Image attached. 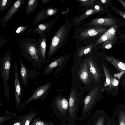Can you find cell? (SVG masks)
<instances>
[{
    "label": "cell",
    "mask_w": 125,
    "mask_h": 125,
    "mask_svg": "<svg viewBox=\"0 0 125 125\" xmlns=\"http://www.w3.org/2000/svg\"><path fill=\"white\" fill-rule=\"evenodd\" d=\"M99 88L98 86L94 88L85 97L81 109V116L78 119L79 121L84 120L90 116L96 103L102 99V96L98 94Z\"/></svg>",
    "instance_id": "cell-1"
},
{
    "label": "cell",
    "mask_w": 125,
    "mask_h": 125,
    "mask_svg": "<svg viewBox=\"0 0 125 125\" xmlns=\"http://www.w3.org/2000/svg\"><path fill=\"white\" fill-rule=\"evenodd\" d=\"M27 27L26 26H20L18 27L16 31L15 32L16 33H19L23 31L26 29Z\"/></svg>",
    "instance_id": "cell-35"
},
{
    "label": "cell",
    "mask_w": 125,
    "mask_h": 125,
    "mask_svg": "<svg viewBox=\"0 0 125 125\" xmlns=\"http://www.w3.org/2000/svg\"><path fill=\"white\" fill-rule=\"evenodd\" d=\"M51 84V82L46 83L39 87L29 98L21 104L19 110H21L25 105L33 100H36L42 98V100L43 101L45 98L46 95L50 89Z\"/></svg>",
    "instance_id": "cell-7"
},
{
    "label": "cell",
    "mask_w": 125,
    "mask_h": 125,
    "mask_svg": "<svg viewBox=\"0 0 125 125\" xmlns=\"http://www.w3.org/2000/svg\"><path fill=\"white\" fill-rule=\"evenodd\" d=\"M55 22V21L40 24L34 30L33 32L43 35L44 33L49 31Z\"/></svg>",
    "instance_id": "cell-21"
},
{
    "label": "cell",
    "mask_w": 125,
    "mask_h": 125,
    "mask_svg": "<svg viewBox=\"0 0 125 125\" xmlns=\"http://www.w3.org/2000/svg\"><path fill=\"white\" fill-rule=\"evenodd\" d=\"M35 44L39 58L42 63H43L46 60V36L42 35Z\"/></svg>",
    "instance_id": "cell-14"
},
{
    "label": "cell",
    "mask_w": 125,
    "mask_h": 125,
    "mask_svg": "<svg viewBox=\"0 0 125 125\" xmlns=\"http://www.w3.org/2000/svg\"><path fill=\"white\" fill-rule=\"evenodd\" d=\"M11 57L10 52L5 53L0 60V73L3 85L5 97L8 100L10 98V91L8 84V80L11 64Z\"/></svg>",
    "instance_id": "cell-2"
},
{
    "label": "cell",
    "mask_w": 125,
    "mask_h": 125,
    "mask_svg": "<svg viewBox=\"0 0 125 125\" xmlns=\"http://www.w3.org/2000/svg\"><path fill=\"white\" fill-rule=\"evenodd\" d=\"M40 112L35 113L31 110L30 111L23 119V125H29L31 120Z\"/></svg>",
    "instance_id": "cell-25"
},
{
    "label": "cell",
    "mask_w": 125,
    "mask_h": 125,
    "mask_svg": "<svg viewBox=\"0 0 125 125\" xmlns=\"http://www.w3.org/2000/svg\"><path fill=\"white\" fill-rule=\"evenodd\" d=\"M88 64L84 62L79 73L80 79L85 85L88 83L90 77V73Z\"/></svg>",
    "instance_id": "cell-18"
},
{
    "label": "cell",
    "mask_w": 125,
    "mask_h": 125,
    "mask_svg": "<svg viewBox=\"0 0 125 125\" xmlns=\"http://www.w3.org/2000/svg\"><path fill=\"white\" fill-rule=\"evenodd\" d=\"M87 60L89 70L92 75L94 82H99L101 74L98 67L94 63L91 58L87 59Z\"/></svg>",
    "instance_id": "cell-17"
},
{
    "label": "cell",
    "mask_w": 125,
    "mask_h": 125,
    "mask_svg": "<svg viewBox=\"0 0 125 125\" xmlns=\"http://www.w3.org/2000/svg\"><path fill=\"white\" fill-rule=\"evenodd\" d=\"M113 116L116 119L117 125H125V105L116 106L113 109Z\"/></svg>",
    "instance_id": "cell-13"
},
{
    "label": "cell",
    "mask_w": 125,
    "mask_h": 125,
    "mask_svg": "<svg viewBox=\"0 0 125 125\" xmlns=\"http://www.w3.org/2000/svg\"><path fill=\"white\" fill-rule=\"evenodd\" d=\"M24 2L23 0L16 1L2 19L0 26L5 25L14 15Z\"/></svg>",
    "instance_id": "cell-12"
},
{
    "label": "cell",
    "mask_w": 125,
    "mask_h": 125,
    "mask_svg": "<svg viewBox=\"0 0 125 125\" xmlns=\"http://www.w3.org/2000/svg\"><path fill=\"white\" fill-rule=\"evenodd\" d=\"M106 125H117L116 121L113 116L109 117Z\"/></svg>",
    "instance_id": "cell-33"
},
{
    "label": "cell",
    "mask_w": 125,
    "mask_h": 125,
    "mask_svg": "<svg viewBox=\"0 0 125 125\" xmlns=\"http://www.w3.org/2000/svg\"><path fill=\"white\" fill-rule=\"evenodd\" d=\"M26 115V114H25L22 115L18 116L17 120L12 125H23V119Z\"/></svg>",
    "instance_id": "cell-30"
},
{
    "label": "cell",
    "mask_w": 125,
    "mask_h": 125,
    "mask_svg": "<svg viewBox=\"0 0 125 125\" xmlns=\"http://www.w3.org/2000/svg\"><path fill=\"white\" fill-rule=\"evenodd\" d=\"M38 0H30L29 1L26 8V13L29 15L33 12L36 9Z\"/></svg>",
    "instance_id": "cell-24"
},
{
    "label": "cell",
    "mask_w": 125,
    "mask_h": 125,
    "mask_svg": "<svg viewBox=\"0 0 125 125\" xmlns=\"http://www.w3.org/2000/svg\"><path fill=\"white\" fill-rule=\"evenodd\" d=\"M109 118L102 108L93 113L86 125H106Z\"/></svg>",
    "instance_id": "cell-8"
},
{
    "label": "cell",
    "mask_w": 125,
    "mask_h": 125,
    "mask_svg": "<svg viewBox=\"0 0 125 125\" xmlns=\"http://www.w3.org/2000/svg\"><path fill=\"white\" fill-rule=\"evenodd\" d=\"M24 46L21 47V55L27 60L38 67L42 68V62L38 54L35 43H32L31 41L25 42Z\"/></svg>",
    "instance_id": "cell-5"
},
{
    "label": "cell",
    "mask_w": 125,
    "mask_h": 125,
    "mask_svg": "<svg viewBox=\"0 0 125 125\" xmlns=\"http://www.w3.org/2000/svg\"><path fill=\"white\" fill-rule=\"evenodd\" d=\"M102 66L105 77L104 90L109 94L116 96L118 94L117 86L119 81L114 77L113 74L108 65L103 64Z\"/></svg>",
    "instance_id": "cell-6"
},
{
    "label": "cell",
    "mask_w": 125,
    "mask_h": 125,
    "mask_svg": "<svg viewBox=\"0 0 125 125\" xmlns=\"http://www.w3.org/2000/svg\"><path fill=\"white\" fill-rule=\"evenodd\" d=\"M42 115L35 117L31 121L29 125H55L53 122L49 121L48 122H46L40 120Z\"/></svg>",
    "instance_id": "cell-23"
},
{
    "label": "cell",
    "mask_w": 125,
    "mask_h": 125,
    "mask_svg": "<svg viewBox=\"0 0 125 125\" xmlns=\"http://www.w3.org/2000/svg\"><path fill=\"white\" fill-rule=\"evenodd\" d=\"M117 41L108 40L102 43V47L103 49H111L113 45Z\"/></svg>",
    "instance_id": "cell-28"
},
{
    "label": "cell",
    "mask_w": 125,
    "mask_h": 125,
    "mask_svg": "<svg viewBox=\"0 0 125 125\" xmlns=\"http://www.w3.org/2000/svg\"><path fill=\"white\" fill-rule=\"evenodd\" d=\"M90 23L92 25L102 27H111L117 25L116 22L115 20L111 18L94 19L92 20Z\"/></svg>",
    "instance_id": "cell-16"
},
{
    "label": "cell",
    "mask_w": 125,
    "mask_h": 125,
    "mask_svg": "<svg viewBox=\"0 0 125 125\" xmlns=\"http://www.w3.org/2000/svg\"><path fill=\"white\" fill-rule=\"evenodd\" d=\"M64 58V57H60L51 62L46 67L44 71L43 74L46 75L51 73L54 69L58 67L62 64Z\"/></svg>",
    "instance_id": "cell-20"
},
{
    "label": "cell",
    "mask_w": 125,
    "mask_h": 125,
    "mask_svg": "<svg viewBox=\"0 0 125 125\" xmlns=\"http://www.w3.org/2000/svg\"><path fill=\"white\" fill-rule=\"evenodd\" d=\"M70 27L68 23H66L57 31L52 39L49 48L48 58L53 55L58 48L61 47L63 45L69 32Z\"/></svg>",
    "instance_id": "cell-3"
},
{
    "label": "cell",
    "mask_w": 125,
    "mask_h": 125,
    "mask_svg": "<svg viewBox=\"0 0 125 125\" xmlns=\"http://www.w3.org/2000/svg\"><path fill=\"white\" fill-rule=\"evenodd\" d=\"M11 0H1L0 1V11L2 12L8 8Z\"/></svg>",
    "instance_id": "cell-27"
},
{
    "label": "cell",
    "mask_w": 125,
    "mask_h": 125,
    "mask_svg": "<svg viewBox=\"0 0 125 125\" xmlns=\"http://www.w3.org/2000/svg\"><path fill=\"white\" fill-rule=\"evenodd\" d=\"M51 107L54 113L65 125H67L69 113L68 101L63 97H56L52 102Z\"/></svg>",
    "instance_id": "cell-4"
},
{
    "label": "cell",
    "mask_w": 125,
    "mask_h": 125,
    "mask_svg": "<svg viewBox=\"0 0 125 125\" xmlns=\"http://www.w3.org/2000/svg\"><path fill=\"white\" fill-rule=\"evenodd\" d=\"M94 46L93 44L92 43L82 48L79 51L78 56L80 57L84 54L89 53L91 52Z\"/></svg>",
    "instance_id": "cell-26"
},
{
    "label": "cell",
    "mask_w": 125,
    "mask_h": 125,
    "mask_svg": "<svg viewBox=\"0 0 125 125\" xmlns=\"http://www.w3.org/2000/svg\"><path fill=\"white\" fill-rule=\"evenodd\" d=\"M48 16H52L55 14L57 12V10L53 8H50L46 10Z\"/></svg>",
    "instance_id": "cell-32"
},
{
    "label": "cell",
    "mask_w": 125,
    "mask_h": 125,
    "mask_svg": "<svg viewBox=\"0 0 125 125\" xmlns=\"http://www.w3.org/2000/svg\"><path fill=\"white\" fill-rule=\"evenodd\" d=\"M104 61L107 63L112 65L125 75V63L119 59L109 55L104 56Z\"/></svg>",
    "instance_id": "cell-15"
},
{
    "label": "cell",
    "mask_w": 125,
    "mask_h": 125,
    "mask_svg": "<svg viewBox=\"0 0 125 125\" xmlns=\"http://www.w3.org/2000/svg\"><path fill=\"white\" fill-rule=\"evenodd\" d=\"M5 112L9 115L14 116V118H17L18 116L16 115V113H11L7 111H5Z\"/></svg>",
    "instance_id": "cell-37"
},
{
    "label": "cell",
    "mask_w": 125,
    "mask_h": 125,
    "mask_svg": "<svg viewBox=\"0 0 125 125\" xmlns=\"http://www.w3.org/2000/svg\"><path fill=\"white\" fill-rule=\"evenodd\" d=\"M104 8L101 6L96 5L91 9L87 10L86 12L80 16L77 20V21L80 22L89 16L93 14L103 11Z\"/></svg>",
    "instance_id": "cell-22"
},
{
    "label": "cell",
    "mask_w": 125,
    "mask_h": 125,
    "mask_svg": "<svg viewBox=\"0 0 125 125\" xmlns=\"http://www.w3.org/2000/svg\"><path fill=\"white\" fill-rule=\"evenodd\" d=\"M20 72L22 83L21 87L23 89V86L25 87L28 85L29 81V73L25 65L21 61H20Z\"/></svg>",
    "instance_id": "cell-19"
},
{
    "label": "cell",
    "mask_w": 125,
    "mask_h": 125,
    "mask_svg": "<svg viewBox=\"0 0 125 125\" xmlns=\"http://www.w3.org/2000/svg\"><path fill=\"white\" fill-rule=\"evenodd\" d=\"M111 4V9L114 10L117 14L125 19V11L118 9Z\"/></svg>",
    "instance_id": "cell-29"
},
{
    "label": "cell",
    "mask_w": 125,
    "mask_h": 125,
    "mask_svg": "<svg viewBox=\"0 0 125 125\" xmlns=\"http://www.w3.org/2000/svg\"><path fill=\"white\" fill-rule=\"evenodd\" d=\"M117 1L122 5L125 9V1L123 0H118Z\"/></svg>",
    "instance_id": "cell-38"
},
{
    "label": "cell",
    "mask_w": 125,
    "mask_h": 125,
    "mask_svg": "<svg viewBox=\"0 0 125 125\" xmlns=\"http://www.w3.org/2000/svg\"><path fill=\"white\" fill-rule=\"evenodd\" d=\"M13 116L9 115H4V116L0 117V125H3L5 121L13 118Z\"/></svg>",
    "instance_id": "cell-31"
},
{
    "label": "cell",
    "mask_w": 125,
    "mask_h": 125,
    "mask_svg": "<svg viewBox=\"0 0 125 125\" xmlns=\"http://www.w3.org/2000/svg\"><path fill=\"white\" fill-rule=\"evenodd\" d=\"M109 28L104 27L95 26L85 29L80 33V37L82 39L97 37L101 35Z\"/></svg>",
    "instance_id": "cell-9"
},
{
    "label": "cell",
    "mask_w": 125,
    "mask_h": 125,
    "mask_svg": "<svg viewBox=\"0 0 125 125\" xmlns=\"http://www.w3.org/2000/svg\"><path fill=\"white\" fill-rule=\"evenodd\" d=\"M78 1L80 2H81L82 4H84L86 5L88 4L89 5V4H91L93 2V0H78Z\"/></svg>",
    "instance_id": "cell-36"
},
{
    "label": "cell",
    "mask_w": 125,
    "mask_h": 125,
    "mask_svg": "<svg viewBox=\"0 0 125 125\" xmlns=\"http://www.w3.org/2000/svg\"><path fill=\"white\" fill-rule=\"evenodd\" d=\"M121 38L123 39L125 41V33H121Z\"/></svg>",
    "instance_id": "cell-39"
},
{
    "label": "cell",
    "mask_w": 125,
    "mask_h": 125,
    "mask_svg": "<svg viewBox=\"0 0 125 125\" xmlns=\"http://www.w3.org/2000/svg\"><path fill=\"white\" fill-rule=\"evenodd\" d=\"M18 65L16 62L15 63L14 97L15 106L16 108L19 107L21 105V91L18 73Z\"/></svg>",
    "instance_id": "cell-10"
},
{
    "label": "cell",
    "mask_w": 125,
    "mask_h": 125,
    "mask_svg": "<svg viewBox=\"0 0 125 125\" xmlns=\"http://www.w3.org/2000/svg\"><path fill=\"white\" fill-rule=\"evenodd\" d=\"M120 83L125 93V75L123 74V76L119 79Z\"/></svg>",
    "instance_id": "cell-34"
},
{
    "label": "cell",
    "mask_w": 125,
    "mask_h": 125,
    "mask_svg": "<svg viewBox=\"0 0 125 125\" xmlns=\"http://www.w3.org/2000/svg\"><path fill=\"white\" fill-rule=\"evenodd\" d=\"M118 27V25H116L109 28L97 41L94 45V48L98 45L108 40L117 41L116 32Z\"/></svg>",
    "instance_id": "cell-11"
}]
</instances>
